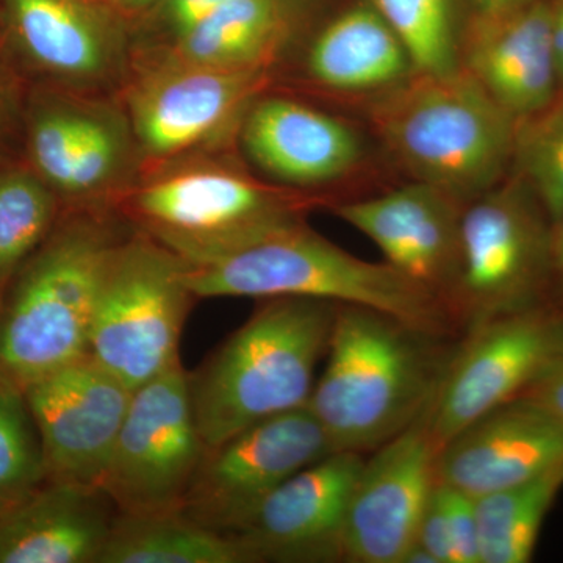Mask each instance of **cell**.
I'll list each match as a JSON object with an SVG mask.
<instances>
[{"instance_id":"obj_3","label":"cell","mask_w":563,"mask_h":563,"mask_svg":"<svg viewBox=\"0 0 563 563\" xmlns=\"http://www.w3.org/2000/svg\"><path fill=\"white\" fill-rule=\"evenodd\" d=\"M357 113L402 181H422L468 203L512 172L517 121L461 68L415 70Z\"/></svg>"},{"instance_id":"obj_22","label":"cell","mask_w":563,"mask_h":563,"mask_svg":"<svg viewBox=\"0 0 563 563\" xmlns=\"http://www.w3.org/2000/svg\"><path fill=\"white\" fill-rule=\"evenodd\" d=\"M118 514L101 487L47 481L0 515V563H99Z\"/></svg>"},{"instance_id":"obj_39","label":"cell","mask_w":563,"mask_h":563,"mask_svg":"<svg viewBox=\"0 0 563 563\" xmlns=\"http://www.w3.org/2000/svg\"><path fill=\"white\" fill-rule=\"evenodd\" d=\"M7 507H9V504L0 501V515L3 514V510H5Z\"/></svg>"},{"instance_id":"obj_6","label":"cell","mask_w":563,"mask_h":563,"mask_svg":"<svg viewBox=\"0 0 563 563\" xmlns=\"http://www.w3.org/2000/svg\"><path fill=\"white\" fill-rule=\"evenodd\" d=\"M196 298H299L369 307L422 331L461 339L442 299L388 263L354 257L307 222L202 266L187 265Z\"/></svg>"},{"instance_id":"obj_7","label":"cell","mask_w":563,"mask_h":563,"mask_svg":"<svg viewBox=\"0 0 563 563\" xmlns=\"http://www.w3.org/2000/svg\"><path fill=\"white\" fill-rule=\"evenodd\" d=\"M551 221L528 181L506 179L466 203L453 314L461 335L553 303Z\"/></svg>"},{"instance_id":"obj_21","label":"cell","mask_w":563,"mask_h":563,"mask_svg":"<svg viewBox=\"0 0 563 563\" xmlns=\"http://www.w3.org/2000/svg\"><path fill=\"white\" fill-rule=\"evenodd\" d=\"M299 69V84L312 95L355 111L415 73L401 40L369 0L325 22L302 51Z\"/></svg>"},{"instance_id":"obj_32","label":"cell","mask_w":563,"mask_h":563,"mask_svg":"<svg viewBox=\"0 0 563 563\" xmlns=\"http://www.w3.org/2000/svg\"><path fill=\"white\" fill-rule=\"evenodd\" d=\"M440 485H442L454 563H481L479 529H477L474 498L442 483Z\"/></svg>"},{"instance_id":"obj_9","label":"cell","mask_w":563,"mask_h":563,"mask_svg":"<svg viewBox=\"0 0 563 563\" xmlns=\"http://www.w3.org/2000/svg\"><path fill=\"white\" fill-rule=\"evenodd\" d=\"M236 143L266 180L325 207L391 187L380 177L396 176L361 120L269 90L244 113Z\"/></svg>"},{"instance_id":"obj_12","label":"cell","mask_w":563,"mask_h":563,"mask_svg":"<svg viewBox=\"0 0 563 563\" xmlns=\"http://www.w3.org/2000/svg\"><path fill=\"white\" fill-rule=\"evenodd\" d=\"M562 361L563 309L555 303L462 335L429 413L439 451L477 418L525 396Z\"/></svg>"},{"instance_id":"obj_28","label":"cell","mask_w":563,"mask_h":563,"mask_svg":"<svg viewBox=\"0 0 563 563\" xmlns=\"http://www.w3.org/2000/svg\"><path fill=\"white\" fill-rule=\"evenodd\" d=\"M512 173L528 181L551 221L563 213V90L539 113L517 122Z\"/></svg>"},{"instance_id":"obj_19","label":"cell","mask_w":563,"mask_h":563,"mask_svg":"<svg viewBox=\"0 0 563 563\" xmlns=\"http://www.w3.org/2000/svg\"><path fill=\"white\" fill-rule=\"evenodd\" d=\"M563 465V422L521 396L477 418L440 448L439 483L472 498Z\"/></svg>"},{"instance_id":"obj_25","label":"cell","mask_w":563,"mask_h":563,"mask_svg":"<svg viewBox=\"0 0 563 563\" xmlns=\"http://www.w3.org/2000/svg\"><path fill=\"white\" fill-rule=\"evenodd\" d=\"M563 490V465L529 481L474 498L481 563H528L544 520Z\"/></svg>"},{"instance_id":"obj_36","label":"cell","mask_w":563,"mask_h":563,"mask_svg":"<svg viewBox=\"0 0 563 563\" xmlns=\"http://www.w3.org/2000/svg\"><path fill=\"white\" fill-rule=\"evenodd\" d=\"M550 10L551 36L555 63H558L559 91L563 90V0H548Z\"/></svg>"},{"instance_id":"obj_27","label":"cell","mask_w":563,"mask_h":563,"mask_svg":"<svg viewBox=\"0 0 563 563\" xmlns=\"http://www.w3.org/2000/svg\"><path fill=\"white\" fill-rule=\"evenodd\" d=\"M54 217V190L40 176L22 169L0 173V285L46 239Z\"/></svg>"},{"instance_id":"obj_5","label":"cell","mask_w":563,"mask_h":563,"mask_svg":"<svg viewBox=\"0 0 563 563\" xmlns=\"http://www.w3.org/2000/svg\"><path fill=\"white\" fill-rule=\"evenodd\" d=\"M114 209H80L33 255L0 313V379L29 385L88 352L110 255L128 236Z\"/></svg>"},{"instance_id":"obj_29","label":"cell","mask_w":563,"mask_h":563,"mask_svg":"<svg viewBox=\"0 0 563 563\" xmlns=\"http://www.w3.org/2000/svg\"><path fill=\"white\" fill-rule=\"evenodd\" d=\"M44 481L43 450L24 391L0 379V501H21Z\"/></svg>"},{"instance_id":"obj_14","label":"cell","mask_w":563,"mask_h":563,"mask_svg":"<svg viewBox=\"0 0 563 563\" xmlns=\"http://www.w3.org/2000/svg\"><path fill=\"white\" fill-rule=\"evenodd\" d=\"M132 391L88 352L25 388L47 481L101 487Z\"/></svg>"},{"instance_id":"obj_16","label":"cell","mask_w":563,"mask_h":563,"mask_svg":"<svg viewBox=\"0 0 563 563\" xmlns=\"http://www.w3.org/2000/svg\"><path fill=\"white\" fill-rule=\"evenodd\" d=\"M431 407L363 462L344 521V562L401 563L435 487Z\"/></svg>"},{"instance_id":"obj_2","label":"cell","mask_w":563,"mask_h":563,"mask_svg":"<svg viewBox=\"0 0 563 563\" xmlns=\"http://www.w3.org/2000/svg\"><path fill=\"white\" fill-rule=\"evenodd\" d=\"M321 199L254 174L222 150L141 169L114 210L188 266L221 261L306 222Z\"/></svg>"},{"instance_id":"obj_10","label":"cell","mask_w":563,"mask_h":563,"mask_svg":"<svg viewBox=\"0 0 563 563\" xmlns=\"http://www.w3.org/2000/svg\"><path fill=\"white\" fill-rule=\"evenodd\" d=\"M276 80L272 69L222 70L131 60L128 118L143 166L163 165L236 141L244 113Z\"/></svg>"},{"instance_id":"obj_40","label":"cell","mask_w":563,"mask_h":563,"mask_svg":"<svg viewBox=\"0 0 563 563\" xmlns=\"http://www.w3.org/2000/svg\"><path fill=\"white\" fill-rule=\"evenodd\" d=\"M0 110H2V96H0Z\"/></svg>"},{"instance_id":"obj_34","label":"cell","mask_w":563,"mask_h":563,"mask_svg":"<svg viewBox=\"0 0 563 563\" xmlns=\"http://www.w3.org/2000/svg\"><path fill=\"white\" fill-rule=\"evenodd\" d=\"M525 396L563 422V361L533 385Z\"/></svg>"},{"instance_id":"obj_13","label":"cell","mask_w":563,"mask_h":563,"mask_svg":"<svg viewBox=\"0 0 563 563\" xmlns=\"http://www.w3.org/2000/svg\"><path fill=\"white\" fill-rule=\"evenodd\" d=\"M332 453L309 406L255 422L206 451L180 512L231 536L285 481Z\"/></svg>"},{"instance_id":"obj_38","label":"cell","mask_w":563,"mask_h":563,"mask_svg":"<svg viewBox=\"0 0 563 563\" xmlns=\"http://www.w3.org/2000/svg\"><path fill=\"white\" fill-rule=\"evenodd\" d=\"M111 5L122 14H136L151 9V0H111Z\"/></svg>"},{"instance_id":"obj_24","label":"cell","mask_w":563,"mask_h":563,"mask_svg":"<svg viewBox=\"0 0 563 563\" xmlns=\"http://www.w3.org/2000/svg\"><path fill=\"white\" fill-rule=\"evenodd\" d=\"M99 563H247V559L232 537L174 510L118 514Z\"/></svg>"},{"instance_id":"obj_1","label":"cell","mask_w":563,"mask_h":563,"mask_svg":"<svg viewBox=\"0 0 563 563\" xmlns=\"http://www.w3.org/2000/svg\"><path fill=\"white\" fill-rule=\"evenodd\" d=\"M459 340L339 303L324 372L307 404L333 450L369 453L413 424L432 406Z\"/></svg>"},{"instance_id":"obj_37","label":"cell","mask_w":563,"mask_h":563,"mask_svg":"<svg viewBox=\"0 0 563 563\" xmlns=\"http://www.w3.org/2000/svg\"><path fill=\"white\" fill-rule=\"evenodd\" d=\"M528 2H532V0H472V11L496 13V11L515 9V7L525 5Z\"/></svg>"},{"instance_id":"obj_15","label":"cell","mask_w":563,"mask_h":563,"mask_svg":"<svg viewBox=\"0 0 563 563\" xmlns=\"http://www.w3.org/2000/svg\"><path fill=\"white\" fill-rule=\"evenodd\" d=\"M465 206L432 185L404 180L329 209L368 236L385 263L442 299L453 313Z\"/></svg>"},{"instance_id":"obj_18","label":"cell","mask_w":563,"mask_h":563,"mask_svg":"<svg viewBox=\"0 0 563 563\" xmlns=\"http://www.w3.org/2000/svg\"><path fill=\"white\" fill-rule=\"evenodd\" d=\"M459 68L517 122L550 106L559 74L548 0L496 13L472 11L459 40Z\"/></svg>"},{"instance_id":"obj_41","label":"cell","mask_w":563,"mask_h":563,"mask_svg":"<svg viewBox=\"0 0 563 563\" xmlns=\"http://www.w3.org/2000/svg\"><path fill=\"white\" fill-rule=\"evenodd\" d=\"M110 2H111V0H110Z\"/></svg>"},{"instance_id":"obj_17","label":"cell","mask_w":563,"mask_h":563,"mask_svg":"<svg viewBox=\"0 0 563 563\" xmlns=\"http://www.w3.org/2000/svg\"><path fill=\"white\" fill-rule=\"evenodd\" d=\"M363 454L335 451L285 481L231 533L247 563L344 562V521Z\"/></svg>"},{"instance_id":"obj_23","label":"cell","mask_w":563,"mask_h":563,"mask_svg":"<svg viewBox=\"0 0 563 563\" xmlns=\"http://www.w3.org/2000/svg\"><path fill=\"white\" fill-rule=\"evenodd\" d=\"M291 35L282 0H228L172 46L136 52L158 60L222 70L276 69Z\"/></svg>"},{"instance_id":"obj_33","label":"cell","mask_w":563,"mask_h":563,"mask_svg":"<svg viewBox=\"0 0 563 563\" xmlns=\"http://www.w3.org/2000/svg\"><path fill=\"white\" fill-rule=\"evenodd\" d=\"M417 543L429 551L437 563H454L450 532H448L446 510H444L442 485L437 483L426 504L418 525Z\"/></svg>"},{"instance_id":"obj_20","label":"cell","mask_w":563,"mask_h":563,"mask_svg":"<svg viewBox=\"0 0 563 563\" xmlns=\"http://www.w3.org/2000/svg\"><path fill=\"white\" fill-rule=\"evenodd\" d=\"M22 49L41 69L84 96L124 85L132 51L90 0H5Z\"/></svg>"},{"instance_id":"obj_8","label":"cell","mask_w":563,"mask_h":563,"mask_svg":"<svg viewBox=\"0 0 563 563\" xmlns=\"http://www.w3.org/2000/svg\"><path fill=\"white\" fill-rule=\"evenodd\" d=\"M196 299L187 263L144 233H128L96 295L88 354L135 390L180 361L181 331Z\"/></svg>"},{"instance_id":"obj_35","label":"cell","mask_w":563,"mask_h":563,"mask_svg":"<svg viewBox=\"0 0 563 563\" xmlns=\"http://www.w3.org/2000/svg\"><path fill=\"white\" fill-rule=\"evenodd\" d=\"M551 298L563 309V213L551 225Z\"/></svg>"},{"instance_id":"obj_30","label":"cell","mask_w":563,"mask_h":563,"mask_svg":"<svg viewBox=\"0 0 563 563\" xmlns=\"http://www.w3.org/2000/svg\"><path fill=\"white\" fill-rule=\"evenodd\" d=\"M85 99V98H84ZM84 103H63L40 111L32 124L31 152L41 179L66 196L79 140Z\"/></svg>"},{"instance_id":"obj_31","label":"cell","mask_w":563,"mask_h":563,"mask_svg":"<svg viewBox=\"0 0 563 563\" xmlns=\"http://www.w3.org/2000/svg\"><path fill=\"white\" fill-rule=\"evenodd\" d=\"M224 2L228 0H158L154 5L157 9L154 18L157 43L143 51H133L132 54L172 46Z\"/></svg>"},{"instance_id":"obj_11","label":"cell","mask_w":563,"mask_h":563,"mask_svg":"<svg viewBox=\"0 0 563 563\" xmlns=\"http://www.w3.org/2000/svg\"><path fill=\"white\" fill-rule=\"evenodd\" d=\"M206 451L179 361L132 391L101 488L120 514L180 510Z\"/></svg>"},{"instance_id":"obj_4","label":"cell","mask_w":563,"mask_h":563,"mask_svg":"<svg viewBox=\"0 0 563 563\" xmlns=\"http://www.w3.org/2000/svg\"><path fill=\"white\" fill-rule=\"evenodd\" d=\"M339 303L262 299L201 368L188 373L192 412L207 450L255 422L309 404Z\"/></svg>"},{"instance_id":"obj_26","label":"cell","mask_w":563,"mask_h":563,"mask_svg":"<svg viewBox=\"0 0 563 563\" xmlns=\"http://www.w3.org/2000/svg\"><path fill=\"white\" fill-rule=\"evenodd\" d=\"M396 33L417 73L446 74L459 69L463 22L457 0H369Z\"/></svg>"}]
</instances>
